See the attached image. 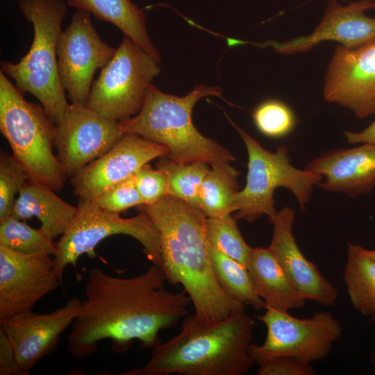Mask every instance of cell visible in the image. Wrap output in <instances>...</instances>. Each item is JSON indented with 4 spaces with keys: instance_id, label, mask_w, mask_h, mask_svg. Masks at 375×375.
Masks as SVG:
<instances>
[{
    "instance_id": "1",
    "label": "cell",
    "mask_w": 375,
    "mask_h": 375,
    "mask_svg": "<svg viewBox=\"0 0 375 375\" xmlns=\"http://www.w3.org/2000/svg\"><path fill=\"white\" fill-rule=\"evenodd\" d=\"M166 281L161 269L153 264L128 278L91 269L85 299L67 338L68 352L77 358L92 356L99 342L106 339L119 351H126L135 340L144 348L154 349L161 343L160 331L187 316L191 302L184 290H166Z\"/></svg>"
},
{
    "instance_id": "2",
    "label": "cell",
    "mask_w": 375,
    "mask_h": 375,
    "mask_svg": "<svg viewBox=\"0 0 375 375\" xmlns=\"http://www.w3.org/2000/svg\"><path fill=\"white\" fill-rule=\"evenodd\" d=\"M140 209L159 233L161 270L167 281L183 286L199 317L219 321L245 310V305L230 297L215 278L206 238L207 217L201 209L168 194Z\"/></svg>"
},
{
    "instance_id": "3",
    "label": "cell",
    "mask_w": 375,
    "mask_h": 375,
    "mask_svg": "<svg viewBox=\"0 0 375 375\" xmlns=\"http://www.w3.org/2000/svg\"><path fill=\"white\" fill-rule=\"evenodd\" d=\"M254 324L245 310L219 321L187 315L181 331L153 349L147 365L121 374H245L256 363L249 351Z\"/></svg>"
},
{
    "instance_id": "4",
    "label": "cell",
    "mask_w": 375,
    "mask_h": 375,
    "mask_svg": "<svg viewBox=\"0 0 375 375\" xmlns=\"http://www.w3.org/2000/svg\"><path fill=\"white\" fill-rule=\"evenodd\" d=\"M208 96L224 99L218 87L200 84L184 97H178L164 93L151 84L140 111L120 121V126L125 133L136 134L165 146L167 155L179 162L201 161L212 165L235 161L227 149L201 135L193 124L194 105Z\"/></svg>"
},
{
    "instance_id": "5",
    "label": "cell",
    "mask_w": 375,
    "mask_h": 375,
    "mask_svg": "<svg viewBox=\"0 0 375 375\" xmlns=\"http://www.w3.org/2000/svg\"><path fill=\"white\" fill-rule=\"evenodd\" d=\"M17 3L33 25V40L18 62H1V71L15 81L20 92L33 94L56 124L69 105L57 66V44L67 4L65 0H18Z\"/></svg>"
},
{
    "instance_id": "6",
    "label": "cell",
    "mask_w": 375,
    "mask_h": 375,
    "mask_svg": "<svg viewBox=\"0 0 375 375\" xmlns=\"http://www.w3.org/2000/svg\"><path fill=\"white\" fill-rule=\"evenodd\" d=\"M0 131L28 181L56 192L63 188L67 176L53 152L56 124L42 106L26 101L1 71Z\"/></svg>"
},
{
    "instance_id": "7",
    "label": "cell",
    "mask_w": 375,
    "mask_h": 375,
    "mask_svg": "<svg viewBox=\"0 0 375 375\" xmlns=\"http://www.w3.org/2000/svg\"><path fill=\"white\" fill-rule=\"evenodd\" d=\"M226 116L240 135L248 154L246 185L234 199L235 219L253 222L265 215L272 223L278 212L274 206V193L279 188L290 190L300 209L305 210L311 200L314 186L318 185L322 176L294 167L286 145H279L275 151L264 149Z\"/></svg>"
},
{
    "instance_id": "8",
    "label": "cell",
    "mask_w": 375,
    "mask_h": 375,
    "mask_svg": "<svg viewBox=\"0 0 375 375\" xmlns=\"http://www.w3.org/2000/svg\"><path fill=\"white\" fill-rule=\"evenodd\" d=\"M77 207L74 221L56 242L53 268L61 283L69 265L76 267L78 258L84 253L92 258L96 256V246L114 235H128L137 240L147 259L162 269L160 235L144 212L124 218L119 213L100 208L92 201L81 199H78Z\"/></svg>"
},
{
    "instance_id": "9",
    "label": "cell",
    "mask_w": 375,
    "mask_h": 375,
    "mask_svg": "<svg viewBox=\"0 0 375 375\" xmlns=\"http://www.w3.org/2000/svg\"><path fill=\"white\" fill-rule=\"evenodd\" d=\"M158 64L124 35L93 81L85 106L117 122L135 116L144 105L151 81L160 72Z\"/></svg>"
},
{
    "instance_id": "10",
    "label": "cell",
    "mask_w": 375,
    "mask_h": 375,
    "mask_svg": "<svg viewBox=\"0 0 375 375\" xmlns=\"http://www.w3.org/2000/svg\"><path fill=\"white\" fill-rule=\"evenodd\" d=\"M257 318L265 325L267 335L261 344H251L249 351L256 363L277 356H292L312 362L326 358L342 336L341 322L327 311L297 318L289 312L265 306Z\"/></svg>"
},
{
    "instance_id": "11",
    "label": "cell",
    "mask_w": 375,
    "mask_h": 375,
    "mask_svg": "<svg viewBox=\"0 0 375 375\" xmlns=\"http://www.w3.org/2000/svg\"><path fill=\"white\" fill-rule=\"evenodd\" d=\"M116 49L101 40L90 12L74 13L57 44L58 77L71 103L85 106L94 72L110 60Z\"/></svg>"
},
{
    "instance_id": "12",
    "label": "cell",
    "mask_w": 375,
    "mask_h": 375,
    "mask_svg": "<svg viewBox=\"0 0 375 375\" xmlns=\"http://www.w3.org/2000/svg\"><path fill=\"white\" fill-rule=\"evenodd\" d=\"M125 134L119 122L83 105L69 103L56 124L54 147L67 178L108 152Z\"/></svg>"
},
{
    "instance_id": "13",
    "label": "cell",
    "mask_w": 375,
    "mask_h": 375,
    "mask_svg": "<svg viewBox=\"0 0 375 375\" xmlns=\"http://www.w3.org/2000/svg\"><path fill=\"white\" fill-rule=\"evenodd\" d=\"M323 97L358 119L375 115V40L356 48L336 47L325 74Z\"/></svg>"
},
{
    "instance_id": "14",
    "label": "cell",
    "mask_w": 375,
    "mask_h": 375,
    "mask_svg": "<svg viewBox=\"0 0 375 375\" xmlns=\"http://www.w3.org/2000/svg\"><path fill=\"white\" fill-rule=\"evenodd\" d=\"M375 8L374 0H358L342 5L338 0H328L324 15L307 35L285 42L274 40L250 42L239 40L240 44H251L261 48L272 47L283 55L306 53L326 41L340 43L347 48H356L375 40V18L366 12Z\"/></svg>"
},
{
    "instance_id": "15",
    "label": "cell",
    "mask_w": 375,
    "mask_h": 375,
    "mask_svg": "<svg viewBox=\"0 0 375 375\" xmlns=\"http://www.w3.org/2000/svg\"><path fill=\"white\" fill-rule=\"evenodd\" d=\"M60 283L53 256L23 254L0 246V320L32 310Z\"/></svg>"
},
{
    "instance_id": "16",
    "label": "cell",
    "mask_w": 375,
    "mask_h": 375,
    "mask_svg": "<svg viewBox=\"0 0 375 375\" xmlns=\"http://www.w3.org/2000/svg\"><path fill=\"white\" fill-rule=\"evenodd\" d=\"M167 153L165 146L126 133L108 152L71 178L74 193L78 199L93 201L149 161Z\"/></svg>"
},
{
    "instance_id": "17",
    "label": "cell",
    "mask_w": 375,
    "mask_h": 375,
    "mask_svg": "<svg viewBox=\"0 0 375 375\" xmlns=\"http://www.w3.org/2000/svg\"><path fill=\"white\" fill-rule=\"evenodd\" d=\"M81 301L74 297L49 313L31 310L0 320V327L12 344L23 375L54 350L61 334L73 324Z\"/></svg>"
},
{
    "instance_id": "18",
    "label": "cell",
    "mask_w": 375,
    "mask_h": 375,
    "mask_svg": "<svg viewBox=\"0 0 375 375\" xmlns=\"http://www.w3.org/2000/svg\"><path fill=\"white\" fill-rule=\"evenodd\" d=\"M294 219V211L290 207L278 211L272 222L273 235L267 248L302 297L325 306H334L338 291L301 251L292 232Z\"/></svg>"
},
{
    "instance_id": "19",
    "label": "cell",
    "mask_w": 375,
    "mask_h": 375,
    "mask_svg": "<svg viewBox=\"0 0 375 375\" xmlns=\"http://www.w3.org/2000/svg\"><path fill=\"white\" fill-rule=\"evenodd\" d=\"M322 176L323 190L356 198L375 187V144L325 151L304 168Z\"/></svg>"
},
{
    "instance_id": "20",
    "label": "cell",
    "mask_w": 375,
    "mask_h": 375,
    "mask_svg": "<svg viewBox=\"0 0 375 375\" xmlns=\"http://www.w3.org/2000/svg\"><path fill=\"white\" fill-rule=\"evenodd\" d=\"M47 185L27 181L15 200L11 217L26 220L35 217L40 228L53 240L61 237L78 212L74 206L58 197Z\"/></svg>"
},
{
    "instance_id": "21",
    "label": "cell",
    "mask_w": 375,
    "mask_h": 375,
    "mask_svg": "<svg viewBox=\"0 0 375 375\" xmlns=\"http://www.w3.org/2000/svg\"><path fill=\"white\" fill-rule=\"evenodd\" d=\"M253 289L265 303L282 312L300 309L306 299L293 285L268 248H252L247 265Z\"/></svg>"
},
{
    "instance_id": "22",
    "label": "cell",
    "mask_w": 375,
    "mask_h": 375,
    "mask_svg": "<svg viewBox=\"0 0 375 375\" xmlns=\"http://www.w3.org/2000/svg\"><path fill=\"white\" fill-rule=\"evenodd\" d=\"M77 10H84L96 18L116 26L158 62V50L147 32L145 12L131 0H65Z\"/></svg>"
},
{
    "instance_id": "23",
    "label": "cell",
    "mask_w": 375,
    "mask_h": 375,
    "mask_svg": "<svg viewBox=\"0 0 375 375\" xmlns=\"http://www.w3.org/2000/svg\"><path fill=\"white\" fill-rule=\"evenodd\" d=\"M343 280L352 306L361 314L375 312V262L359 244L349 243Z\"/></svg>"
},
{
    "instance_id": "24",
    "label": "cell",
    "mask_w": 375,
    "mask_h": 375,
    "mask_svg": "<svg viewBox=\"0 0 375 375\" xmlns=\"http://www.w3.org/2000/svg\"><path fill=\"white\" fill-rule=\"evenodd\" d=\"M223 162L210 165L199 191V208L207 217H216L234 212L233 203L238 190L240 172Z\"/></svg>"
},
{
    "instance_id": "25",
    "label": "cell",
    "mask_w": 375,
    "mask_h": 375,
    "mask_svg": "<svg viewBox=\"0 0 375 375\" xmlns=\"http://www.w3.org/2000/svg\"><path fill=\"white\" fill-rule=\"evenodd\" d=\"M207 247L213 274L223 290L245 306L265 308V302L255 292L247 267L208 244Z\"/></svg>"
},
{
    "instance_id": "26",
    "label": "cell",
    "mask_w": 375,
    "mask_h": 375,
    "mask_svg": "<svg viewBox=\"0 0 375 375\" xmlns=\"http://www.w3.org/2000/svg\"><path fill=\"white\" fill-rule=\"evenodd\" d=\"M209 165L201 161L179 162L167 155L160 157L156 163L167 176V194L198 208L199 188Z\"/></svg>"
},
{
    "instance_id": "27",
    "label": "cell",
    "mask_w": 375,
    "mask_h": 375,
    "mask_svg": "<svg viewBox=\"0 0 375 375\" xmlns=\"http://www.w3.org/2000/svg\"><path fill=\"white\" fill-rule=\"evenodd\" d=\"M24 221L10 216L0 222V246L23 254L53 257L56 242L40 228H33Z\"/></svg>"
},
{
    "instance_id": "28",
    "label": "cell",
    "mask_w": 375,
    "mask_h": 375,
    "mask_svg": "<svg viewBox=\"0 0 375 375\" xmlns=\"http://www.w3.org/2000/svg\"><path fill=\"white\" fill-rule=\"evenodd\" d=\"M205 231L208 245L247 267L252 248L242 238L231 214L207 217Z\"/></svg>"
},
{
    "instance_id": "29",
    "label": "cell",
    "mask_w": 375,
    "mask_h": 375,
    "mask_svg": "<svg viewBox=\"0 0 375 375\" xmlns=\"http://www.w3.org/2000/svg\"><path fill=\"white\" fill-rule=\"evenodd\" d=\"M252 117L258 130L272 138L288 135L296 125V117L292 108L275 99L261 102L254 109Z\"/></svg>"
},
{
    "instance_id": "30",
    "label": "cell",
    "mask_w": 375,
    "mask_h": 375,
    "mask_svg": "<svg viewBox=\"0 0 375 375\" xmlns=\"http://www.w3.org/2000/svg\"><path fill=\"white\" fill-rule=\"evenodd\" d=\"M28 176L12 154L1 151L0 155V222L10 217L16 199Z\"/></svg>"
},
{
    "instance_id": "31",
    "label": "cell",
    "mask_w": 375,
    "mask_h": 375,
    "mask_svg": "<svg viewBox=\"0 0 375 375\" xmlns=\"http://www.w3.org/2000/svg\"><path fill=\"white\" fill-rule=\"evenodd\" d=\"M134 174L109 188L92 201L106 210L117 213L143 205L135 186Z\"/></svg>"
},
{
    "instance_id": "32",
    "label": "cell",
    "mask_w": 375,
    "mask_h": 375,
    "mask_svg": "<svg viewBox=\"0 0 375 375\" xmlns=\"http://www.w3.org/2000/svg\"><path fill=\"white\" fill-rule=\"evenodd\" d=\"M134 179L143 205L153 204L167 195L166 174L158 168L151 167L148 163L135 173Z\"/></svg>"
},
{
    "instance_id": "33",
    "label": "cell",
    "mask_w": 375,
    "mask_h": 375,
    "mask_svg": "<svg viewBox=\"0 0 375 375\" xmlns=\"http://www.w3.org/2000/svg\"><path fill=\"white\" fill-rule=\"evenodd\" d=\"M258 365V375L317 374L310 362L292 356H277Z\"/></svg>"
},
{
    "instance_id": "34",
    "label": "cell",
    "mask_w": 375,
    "mask_h": 375,
    "mask_svg": "<svg viewBox=\"0 0 375 375\" xmlns=\"http://www.w3.org/2000/svg\"><path fill=\"white\" fill-rule=\"evenodd\" d=\"M0 374H22L12 344L0 327Z\"/></svg>"
},
{
    "instance_id": "35",
    "label": "cell",
    "mask_w": 375,
    "mask_h": 375,
    "mask_svg": "<svg viewBox=\"0 0 375 375\" xmlns=\"http://www.w3.org/2000/svg\"><path fill=\"white\" fill-rule=\"evenodd\" d=\"M347 141L351 144H375V121L360 131H345Z\"/></svg>"
},
{
    "instance_id": "36",
    "label": "cell",
    "mask_w": 375,
    "mask_h": 375,
    "mask_svg": "<svg viewBox=\"0 0 375 375\" xmlns=\"http://www.w3.org/2000/svg\"><path fill=\"white\" fill-rule=\"evenodd\" d=\"M364 253L375 262V249H366L362 247Z\"/></svg>"
},
{
    "instance_id": "37",
    "label": "cell",
    "mask_w": 375,
    "mask_h": 375,
    "mask_svg": "<svg viewBox=\"0 0 375 375\" xmlns=\"http://www.w3.org/2000/svg\"><path fill=\"white\" fill-rule=\"evenodd\" d=\"M369 358L374 368V374H375V350L371 352Z\"/></svg>"
},
{
    "instance_id": "38",
    "label": "cell",
    "mask_w": 375,
    "mask_h": 375,
    "mask_svg": "<svg viewBox=\"0 0 375 375\" xmlns=\"http://www.w3.org/2000/svg\"><path fill=\"white\" fill-rule=\"evenodd\" d=\"M370 321L375 322V312L371 316Z\"/></svg>"
},
{
    "instance_id": "39",
    "label": "cell",
    "mask_w": 375,
    "mask_h": 375,
    "mask_svg": "<svg viewBox=\"0 0 375 375\" xmlns=\"http://www.w3.org/2000/svg\"><path fill=\"white\" fill-rule=\"evenodd\" d=\"M338 1H344V2H345V1H349V0H338ZM374 1H375V0H374Z\"/></svg>"
}]
</instances>
